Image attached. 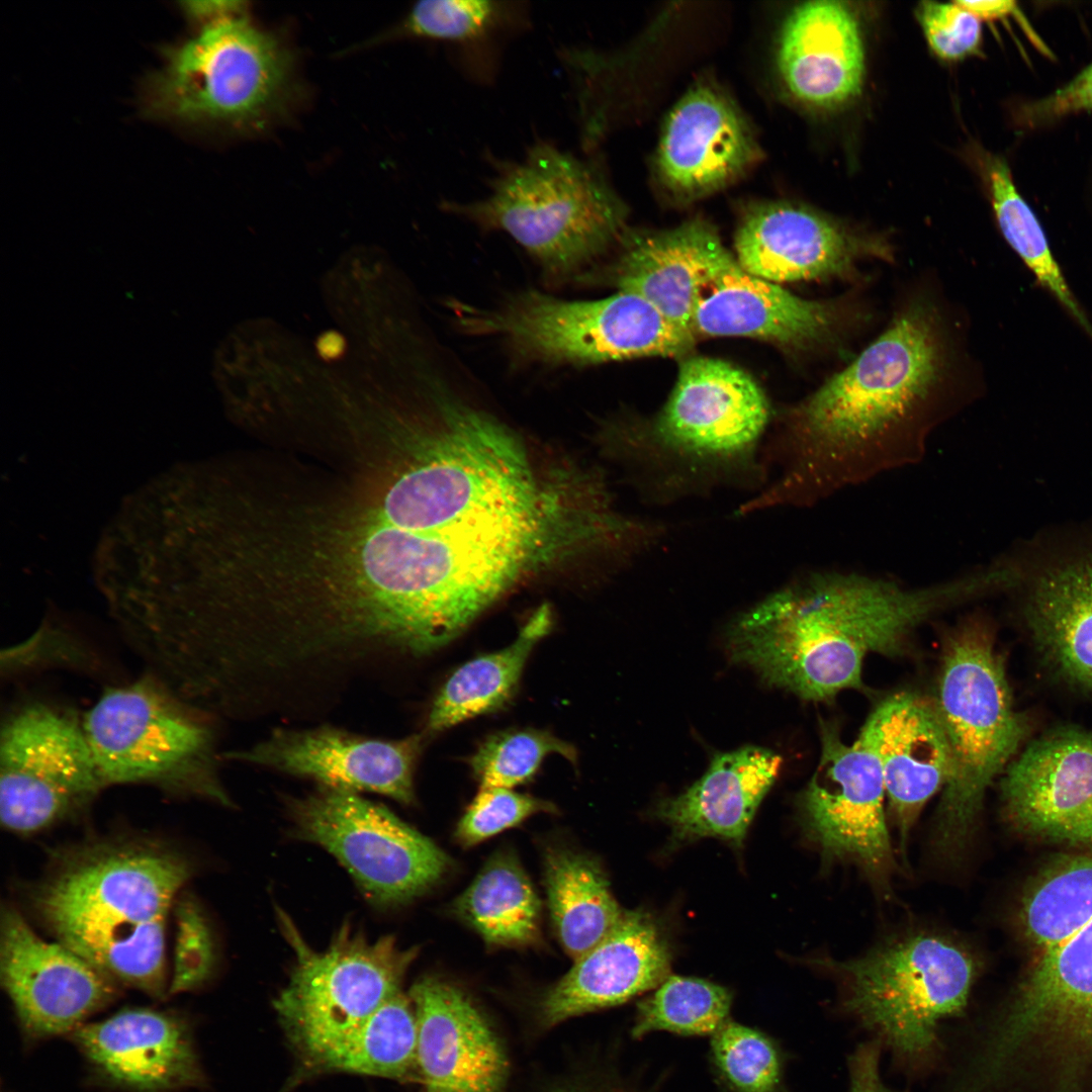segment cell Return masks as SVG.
<instances>
[{
    "label": "cell",
    "instance_id": "1",
    "mask_svg": "<svg viewBox=\"0 0 1092 1092\" xmlns=\"http://www.w3.org/2000/svg\"><path fill=\"white\" fill-rule=\"evenodd\" d=\"M946 318L912 299L848 366L782 414L762 458L777 476L751 514L808 508L924 457L933 430L965 403Z\"/></svg>",
    "mask_w": 1092,
    "mask_h": 1092
},
{
    "label": "cell",
    "instance_id": "2",
    "mask_svg": "<svg viewBox=\"0 0 1092 1092\" xmlns=\"http://www.w3.org/2000/svg\"><path fill=\"white\" fill-rule=\"evenodd\" d=\"M996 588L974 571L922 587L853 572L813 571L769 594L731 623L728 650L766 684L828 701L863 688L868 655H898L934 616Z\"/></svg>",
    "mask_w": 1092,
    "mask_h": 1092
},
{
    "label": "cell",
    "instance_id": "3",
    "mask_svg": "<svg viewBox=\"0 0 1092 1092\" xmlns=\"http://www.w3.org/2000/svg\"><path fill=\"white\" fill-rule=\"evenodd\" d=\"M192 870L160 840L98 838L59 853L29 899L54 940L112 980L162 998L167 917Z\"/></svg>",
    "mask_w": 1092,
    "mask_h": 1092
},
{
    "label": "cell",
    "instance_id": "4",
    "mask_svg": "<svg viewBox=\"0 0 1092 1092\" xmlns=\"http://www.w3.org/2000/svg\"><path fill=\"white\" fill-rule=\"evenodd\" d=\"M494 165L485 197L444 209L506 233L553 279L574 277L628 231L625 203L590 159L540 140Z\"/></svg>",
    "mask_w": 1092,
    "mask_h": 1092
},
{
    "label": "cell",
    "instance_id": "5",
    "mask_svg": "<svg viewBox=\"0 0 1092 1092\" xmlns=\"http://www.w3.org/2000/svg\"><path fill=\"white\" fill-rule=\"evenodd\" d=\"M934 701L950 755L935 841L944 853L965 845L985 793L1017 751L1027 722L1012 704L986 624L969 619L947 638Z\"/></svg>",
    "mask_w": 1092,
    "mask_h": 1092
},
{
    "label": "cell",
    "instance_id": "6",
    "mask_svg": "<svg viewBox=\"0 0 1092 1092\" xmlns=\"http://www.w3.org/2000/svg\"><path fill=\"white\" fill-rule=\"evenodd\" d=\"M209 716L147 671L107 688L82 724L105 787L150 785L229 806Z\"/></svg>",
    "mask_w": 1092,
    "mask_h": 1092
},
{
    "label": "cell",
    "instance_id": "7",
    "mask_svg": "<svg viewBox=\"0 0 1092 1092\" xmlns=\"http://www.w3.org/2000/svg\"><path fill=\"white\" fill-rule=\"evenodd\" d=\"M290 88L287 51L241 16L165 48L163 66L146 82L143 100L153 118L249 128L274 115Z\"/></svg>",
    "mask_w": 1092,
    "mask_h": 1092
},
{
    "label": "cell",
    "instance_id": "8",
    "mask_svg": "<svg viewBox=\"0 0 1092 1092\" xmlns=\"http://www.w3.org/2000/svg\"><path fill=\"white\" fill-rule=\"evenodd\" d=\"M458 315L468 332L495 337L520 358L546 364L685 358L696 342L645 299L625 291L568 300L528 290L493 308H460Z\"/></svg>",
    "mask_w": 1092,
    "mask_h": 1092
},
{
    "label": "cell",
    "instance_id": "9",
    "mask_svg": "<svg viewBox=\"0 0 1092 1092\" xmlns=\"http://www.w3.org/2000/svg\"><path fill=\"white\" fill-rule=\"evenodd\" d=\"M976 1064L990 1079L1042 1073L1052 1092H1077L1092 1064V918L1041 952Z\"/></svg>",
    "mask_w": 1092,
    "mask_h": 1092
},
{
    "label": "cell",
    "instance_id": "10",
    "mask_svg": "<svg viewBox=\"0 0 1092 1092\" xmlns=\"http://www.w3.org/2000/svg\"><path fill=\"white\" fill-rule=\"evenodd\" d=\"M295 953L288 983L274 1006L287 1038L305 1067L318 1062L383 1003L400 992L417 956L394 937L370 940L344 924L324 950H314L280 913Z\"/></svg>",
    "mask_w": 1092,
    "mask_h": 1092
},
{
    "label": "cell",
    "instance_id": "11",
    "mask_svg": "<svg viewBox=\"0 0 1092 1092\" xmlns=\"http://www.w3.org/2000/svg\"><path fill=\"white\" fill-rule=\"evenodd\" d=\"M771 417L765 393L747 372L689 355L641 432L648 452L670 470L695 478L734 476L760 469Z\"/></svg>",
    "mask_w": 1092,
    "mask_h": 1092
},
{
    "label": "cell",
    "instance_id": "12",
    "mask_svg": "<svg viewBox=\"0 0 1092 1092\" xmlns=\"http://www.w3.org/2000/svg\"><path fill=\"white\" fill-rule=\"evenodd\" d=\"M835 965L847 982L849 1010L907 1055L932 1045L938 1022L965 1007L977 975L968 948L933 933L894 939Z\"/></svg>",
    "mask_w": 1092,
    "mask_h": 1092
},
{
    "label": "cell",
    "instance_id": "13",
    "mask_svg": "<svg viewBox=\"0 0 1092 1092\" xmlns=\"http://www.w3.org/2000/svg\"><path fill=\"white\" fill-rule=\"evenodd\" d=\"M105 786L82 720L44 703L24 705L0 736V819L33 834L73 817Z\"/></svg>",
    "mask_w": 1092,
    "mask_h": 1092
},
{
    "label": "cell",
    "instance_id": "14",
    "mask_svg": "<svg viewBox=\"0 0 1092 1092\" xmlns=\"http://www.w3.org/2000/svg\"><path fill=\"white\" fill-rule=\"evenodd\" d=\"M290 809L299 836L332 853L379 905L423 894L448 870L433 841L354 792L322 786Z\"/></svg>",
    "mask_w": 1092,
    "mask_h": 1092
},
{
    "label": "cell",
    "instance_id": "15",
    "mask_svg": "<svg viewBox=\"0 0 1092 1092\" xmlns=\"http://www.w3.org/2000/svg\"><path fill=\"white\" fill-rule=\"evenodd\" d=\"M821 753L799 805L807 835L824 858L850 860L875 881L894 868L880 761L857 736L850 744L836 726L821 725Z\"/></svg>",
    "mask_w": 1092,
    "mask_h": 1092
},
{
    "label": "cell",
    "instance_id": "16",
    "mask_svg": "<svg viewBox=\"0 0 1092 1092\" xmlns=\"http://www.w3.org/2000/svg\"><path fill=\"white\" fill-rule=\"evenodd\" d=\"M734 251L745 272L777 284L849 278L867 259L892 258L888 242L881 237L786 201L745 208L737 223Z\"/></svg>",
    "mask_w": 1092,
    "mask_h": 1092
},
{
    "label": "cell",
    "instance_id": "17",
    "mask_svg": "<svg viewBox=\"0 0 1092 1092\" xmlns=\"http://www.w3.org/2000/svg\"><path fill=\"white\" fill-rule=\"evenodd\" d=\"M0 979L33 1037L73 1032L115 996L114 980L57 940H46L12 905L0 919Z\"/></svg>",
    "mask_w": 1092,
    "mask_h": 1092
},
{
    "label": "cell",
    "instance_id": "18",
    "mask_svg": "<svg viewBox=\"0 0 1092 1092\" xmlns=\"http://www.w3.org/2000/svg\"><path fill=\"white\" fill-rule=\"evenodd\" d=\"M760 157V146L739 107L712 83L700 82L664 120L655 176L672 201L690 203L733 184Z\"/></svg>",
    "mask_w": 1092,
    "mask_h": 1092
},
{
    "label": "cell",
    "instance_id": "19",
    "mask_svg": "<svg viewBox=\"0 0 1092 1092\" xmlns=\"http://www.w3.org/2000/svg\"><path fill=\"white\" fill-rule=\"evenodd\" d=\"M847 300H811L745 272L734 259L704 289L694 337H744L802 353L840 340L858 315Z\"/></svg>",
    "mask_w": 1092,
    "mask_h": 1092
},
{
    "label": "cell",
    "instance_id": "20",
    "mask_svg": "<svg viewBox=\"0 0 1092 1092\" xmlns=\"http://www.w3.org/2000/svg\"><path fill=\"white\" fill-rule=\"evenodd\" d=\"M422 747L420 734L385 740L322 726L277 729L248 749L221 756L312 779L324 787L374 792L410 804Z\"/></svg>",
    "mask_w": 1092,
    "mask_h": 1092
},
{
    "label": "cell",
    "instance_id": "21",
    "mask_svg": "<svg viewBox=\"0 0 1092 1092\" xmlns=\"http://www.w3.org/2000/svg\"><path fill=\"white\" fill-rule=\"evenodd\" d=\"M424 1092H508L511 1064L491 1021L460 988L425 977L411 989Z\"/></svg>",
    "mask_w": 1092,
    "mask_h": 1092
},
{
    "label": "cell",
    "instance_id": "22",
    "mask_svg": "<svg viewBox=\"0 0 1092 1092\" xmlns=\"http://www.w3.org/2000/svg\"><path fill=\"white\" fill-rule=\"evenodd\" d=\"M1002 794L1021 829L1092 843V730L1060 728L1033 741L1008 765Z\"/></svg>",
    "mask_w": 1092,
    "mask_h": 1092
},
{
    "label": "cell",
    "instance_id": "23",
    "mask_svg": "<svg viewBox=\"0 0 1092 1092\" xmlns=\"http://www.w3.org/2000/svg\"><path fill=\"white\" fill-rule=\"evenodd\" d=\"M670 969L669 946L653 919L628 911L595 947L540 997L532 1030L541 1033L588 1012L658 987Z\"/></svg>",
    "mask_w": 1092,
    "mask_h": 1092
},
{
    "label": "cell",
    "instance_id": "24",
    "mask_svg": "<svg viewBox=\"0 0 1092 1092\" xmlns=\"http://www.w3.org/2000/svg\"><path fill=\"white\" fill-rule=\"evenodd\" d=\"M613 267L618 291L636 294L692 335L704 289L734 259L709 221L692 218L671 229L626 232Z\"/></svg>",
    "mask_w": 1092,
    "mask_h": 1092
},
{
    "label": "cell",
    "instance_id": "25",
    "mask_svg": "<svg viewBox=\"0 0 1092 1092\" xmlns=\"http://www.w3.org/2000/svg\"><path fill=\"white\" fill-rule=\"evenodd\" d=\"M858 737L877 755L886 798L902 850L921 810L950 772L948 743L934 701L911 692L883 700L868 717Z\"/></svg>",
    "mask_w": 1092,
    "mask_h": 1092
},
{
    "label": "cell",
    "instance_id": "26",
    "mask_svg": "<svg viewBox=\"0 0 1092 1092\" xmlns=\"http://www.w3.org/2000/svg\"><path fill=\"white\" fill-rule=\"evenodd\" d=\"M74 1041L110 1082L134 1092L195 1087L203 1075L185 1022L151 1009H128L72 1032Z\"/></svg>",
    "mask_w": 1092,
    "mask_h": 1092
},
{
    "label": "cell",
    "instance_id": "27",
    "mask_svg": "<svg viewBox=\"0 0 1092 1092\" xmlns=\"http://www.w3.org/2000/svg\"><path fill=\"white\" fill-rule=\"evenodd\" d=\"M777 64L790 94L818 109L841 107L861 92L866 56L858 21L837 1L795 7L781 30Z\"/></svg>",
    "mask_w": 1092,
    "mask_h": 1092
},
{
    "label": "cell",
    "instance_id": "28",
    "mask_svg": "<svg viewBox=\"0 0 1092 1092\" xmlns=\"http://www.w3.org/2000/svg\"><path fill=\"white\" fill-rule=\"evenodd\" d=\"M782 763L778 753L759 746L716 753L706 772L681 794L661 801L655 814L676 841L717 837L740 845Z\"/></svg>",
    "mask_w": 1092,
    "mask_h": 1092
},
{
    "label": "cell",
    "instance_id": "29",
    "mask_svg": "<svg viewBox=\"0 0 1092 1092\" xmlns=\"http://www.w3.org/2000/svg\"><path fill=\"white\" fill-rule=\"evenodd\" d=\"M1026 607L1044 659L1064 679L1092 693V556L1042 574Z\"/></svg>",
    "mask_w": 1092,
    "mask_h": 1092
},
{
    "label": "cell",
    "instance_id": "30",
    "mask_svg": "<svg viewBox=\"0 0 1092 1092\" xmlns=\"http://www.w3.org/2000/svg\"><path fill=\"white\" fill-rule=\"evenodd\" d=\"M525 1L425 0L412 7L394 34L456 48L481 79L491 78L499 40L530 24Z\"/></svg>",
    "mask_w": 1092,
    "mask_h": 1092
},
{
    "label": "cell",
    "instance_id": "31",
    "mask_svg": "<svg viewBox=\"0 0 1092 1092\" xmlns=\"http://www.w3.org/2000/svg\"><path fill=\"white\" fill-rule=\"evenodd\" d=\"M550 625L549 615L541 611L522 628L511 645L458 667L434 699L427 730L439 732L504 708L517 692L531 651L548 634Z\"/></svg>",
    "mask_w": 1092,
    "mask_h": 1092
},
{
    "label": "cell",
    "instance_id": "32",
    "mask_svg": "<svg viewBox=\"0 0 1092 1092\" xmlns=\"http://www.w3.org/2000/svg\"><path fill=\"white\" fill-rule=\"evenodd\" d=\"M545 883L556 932L575 961L602 941L624 915L600 867L580 853L549 850Z\"/></svg>",
    "mask_w": 1092,
    "mask_h": 1092
},
{
    "label": "cell",
    "instance_id": "33",
    "mask_svg": "<svg viewBox=\"0 0 1092 1092\" xmlns=\"http://www.w3.org/2000/svg\"><path fill=\"white\" fill-rule=\"evenodd\" d=\"M456 912L490 944L521 945L539 933L540 901L516 858H490L457 899Z\"/></svg>",
    "mask_w": 1092,
    "mask_h": 1092
},
{
    "label": "cell",
    "instance_id": "34",
    "mask_svg": "<svg viewBox=\"0 0 1092 1092\" xmlns=\"http://www.w3.org/2000/svg\"><path fill=\"white\" fill-rule=\"evenodd\" d=\"M979 166L1004 239L1037 283L1092 338V324L1070 289L1037 216L1017 191L1008 164L1001 157L983 152L979 154Z\"/></svg>",
    "mask_w": 1092,
    "mask_h": 1092
},
{
    "label": "cell",
    "instance_id": "35",
    "mask_svg": "<svg viewBox=\"0 0 1092 1092\" xmlns=\"http://www.w3.org/2000/svg\"><path fill=\"white\" fill-rule=\"evenodd\" d=\"M417 1043L415 1009L399 992L330 1051L313 1071L419 1082Z\"/></svg>",
    "mask_w": 1092,
    "mask_h": 1092
},
{
    "label": "cell",
    "instance_id": "36",
    "mask_svg": "<svg viewBox=\"0 0 1092 1092\" xmlns=\"http://www.w3.org/2000/svg\"><path fill=\"white\" fill-rule=\"evenodd\" d=\"M1092 918V854L1070 858L1042 876L1025 895L1021 922L1043 952Z\"/></svg>",
    "mask_w": 1092,
    "mask_h": 1092
},
{
    "label": "cell",
    "instance_id": "37",
    "mask_svg": "<svg viewBox=\"0 0 1092 1092\" xmlns=\"http://www.w3.org/2000/svg\"><path fill=\"white\" fill-rule=\"evenodd\" d=\"M731 995L706 980L669 975L637 1007L631 1034L665 1030L682 1035L713 1034L727 1019Z\"/></svg>",
    "mask_w": 1092,
    "mask_h": 1092
},
{
    "label": "cell",
    "instance_id": "38",
    "mask_svg": "<svg viewBox=\"0 0 1092 1092\" xmlns=\"http://www.w3.org/2000/svg\"><path fill=\"white\" fill-rule=\"evenodd\" d=\"M551 753L560 754L572 764L577 761L574 746L550 732L511 728L484 739L469 764L481 789H512L531 781Z\"/></svg>",
    "mask_w": 1092,
    "mask_h": 1092
},
{
    "label": "cell",
    "instance_id": "39",
    "mask_svg": "<svg viewBox=\"0 0 1092 1092\" xmlns=\"http://www.w3.org/2000/svg\"><path fill=\"white\" fill-rule=\"evenodd\" d=\"M714 1062L737 1092H776L781 1065L772 1042L762 1033L726 1020L712 1034Z\"/></svg>",
    "mask_w": 1092,
    "mask_h": 1092
},
{
    "label": "cell",
    "instance_id": "40",
    "mask_svg": "<svg viewBox=\"0 0 1092 1092\" xmlns=\"http://www.w3.org/2000/svg\"><path fill=\"white\" fill-rule=\"evenodd\" d=\"M175 906L177 934L169 995L200 987L215 964L212 933L201 908L186 895H181Z\"/></svg>",
    "mask_w": 1092,
    "mask_h": 1092
},
{
    "label": "cell",
    "instance_id": "41",
    "mask_svg": "<svg viewBox=\"0 0 1092 1092\" xmlns=\"http://www.w3.org/2000/svg\"><path fill=\"white\" fill-rule=\"evenodd\" d=\"M555 809L552 803L511 789H481L458 823L456 837L464 845H473L535 813Z\"/></svg>",
    "mask_w": 1092,
    "mask_h": 1092
},
{
    "label": "cell",
    "instance_id": "42",
    "mask_svg": "<svg viewBox=\"0 0 1092 1092\" xmlns=\"http://www.w3.org/2000/svg\"><path fill=\"white\" fill-rule=\"evenodd\" d=\"M925 38L936 56L959 61L979 52L981 19L956 2H922L917 10Z\"/></svg>",
    "mask_w": 1092,
    "mask_h": 1092
},
{
    "label": "cell",
    "instance_id": "43",
    "mask_svg": "<svg viewBox=\"0 0 1092 1092\" xmlns=\"http://www.w3.org/2000/svg\"><path fill=\"white\" fill-rule=\"evenodd\" d=\"M1085 110H1092V64L1051 95L1025 104L1020 117L1035 126Z\"/></svg>",
    "mask_w": 1092,
    "mask_h": 1092
},
{
    "label": "cell",
    "instance_id": "44",
    "mask_svg": "<svg viewBox=\"0 0 1092 1092\" xmlns=\"http://www.w3.org/2000/svg\"><path fill=\"white\" fill-rule=\"evenodd\" d=\"M607 1075L584 1063H571L539 1081L527 1092H623Z\"/></svg>",
    "mask_w": 1092,
    "mask_h": 1092
},
{
    "label": "cell",
    "instance_id": "45",
    "mask_svg": "<svg viewBox=\"0 0 1092 1092\" xmlns=\"http://www.w3.org/2000/svg\"><path fill=\"white\" fill-rule=\"evenodd\" d=\"M880 1046L877 1041L861 1043L849 1057V1092H894L887 1087L879 1071Z\"/></svg>",
    "mask_w": 1092,
    "mask_h": 1092
},
{
    "label": "cell",
    "instance_id": "46",
    "mask_svg": "<svg viewBox=\"0 0 1092 1092\" xmlns=\"http://www.w3.org/2000/svg\"><path fill=\"white\" fill-rule=\"evenodd\" d=\"M184 14L201 27L236 17L244 16L242 1H187L181 3Z\"/></svg>",
    "mask_w": 1092,
    "mask_h": 1092
},
{
    "label": "cell",
    "instance_id": "47",
    "mask_svg": "<svg viewBox=\"0 0 1092 1092\" xmlns=\"http://www.w3.org/2000/svg\"><path fill=\"white\" fill-rule=\"evenodd\" d=\"M980 19H1000L1009 15L1021 16L1014 1H957Z\"/></svg>",
    "mask_w": 1092,
    "mask_h": 1092
}]
</instances>
